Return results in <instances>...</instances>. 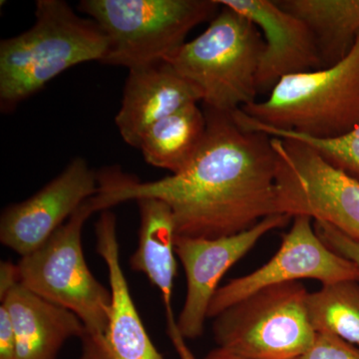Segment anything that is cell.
<instances>
[{
  "label": "cell",
  "instance_id": "7c38bea8",
  "mask_svg": "<svg viewBox=\"0 0 359 359\" xmlns=\"http://www.w3.org/2000/svg\"><path fill=\"white\" fill-rule=\"evenodd\" d=\"M97 252L109 275L111 314L100 337L84 334L79 359H167L144 327L120 263L117 219L110 210L101 212L95 224Z\"/></svg>",
  "mask_w": 359,
  "mask_h": 359
},
{
  "label": "cell",
  "instance_id": "cb8c5ba5",
  "mask_svg": "<svg viewBox=\"0 0 359 359\" xmlns=\"http://www.w3.org/2000/svg\"><path fill=\"white\" fill-rule=\"evenodd\" d=\"M168 334L180 359H197L185 339L180 334L174 313L166 314Z\"/></svg>",
  "mask_w": 359,
  "mask_h": 359
},
{
  "label": "cell",
  "instance_id": "ac0fdd59",
  "mask_svg": "<svg viewBox=\"0 0 359 359\" xmlns=\"http://www.w3.org/2000/svg\"><path fill=\"white\" fill-rule=\"evenodd\" d=\"M313 34L323 68L342 60L359 34V0H280Z\"/></svg>",
  "mask_w": 359,
  "mask_h": 359
},
{
  "label": "cell",
  "instance_id": "5bb4252c",
  "mask_svg": "<svg viewBox=\"0 0 359 359\" xmlns=\"http://www.w3.org/2000/svg\"><path fill=\"white\" fill-rule=\"evenodd\" d=\"M201 101L199 91L166 61L132 68L115 124L123 141L138 149L144 134L153 125Z\"/></svg>",
  "mask_w": 359,
  "mask_h": 359
},
{
  "label": "cell",
  "instance_id": "6da1fadb",
  "mask_svg": "<svg viewBox=\"0 0 359 359\" xmlns=\"http://www.w3.org/2000/svg\"><path fill=\"white\" fill-rule=\"evenodd\" d=\"M204 111V141L184 171L151 182L102 172L94 197L99 212L156 198L171 208L177 236L195 238L230 237L280 215L271 137L242 128L231 114Z\"/></svg>",
  "mask_w": 359,
  "mask_h": 359
},
{
  "label": "cell",
  "instance_id": "2e32d148",
  "mask_svg": "<svg viewBox=\"0 0 359 359\" xmlns=\"http://www.w3.org/2000/svg\"><path fill=\"white\" fill-rule=\"evenodd\" d=\"M136 202L140 228L138 248L130 259V266L144 273L151 285L159 290L166 313H174L172 297L177 276V233L173 212L167 203L156 198H142Z\"/></svg>",
  "mask_w": 359,
  "mask_h": 359
},
{
  "label": "cell",
  "instance_id": "ba28073f",
  "mask_svg": "<svg viewBox=\"0 0 359 359\" xmlns=\"http://www.w3.org/2000/svg\"><path fill=\"white\" fill-rule=\"evenodd\" d=\"M280 215L306 216L359 238V182L306 144L271 137Z\"/></svg>",
  "mask_w": 359,
  "mask_h": 359
},
{
  "label": "cell",
  "instance_id": "7a4b0ae2",
  "mask_svg": "<svg viewBox=\"0 0 359 359\" xmlns=\"http://www.w3.org/2000/svg\"><path fill=\"white\" fill-rule=\"evenodd\" d=\"M109 39L63 0H39L34 25L0 42V104L13 109L73 66L102 63Z\"/></svg>",
  "mask_w": 359,
  "mask_h": 359
},
{
  "label": "cell",
  "instance_id": "e0dca14e",
  "mask_svg": "<svg viewBox=\"0 0 359 359\" xmlns=\"http://www.w3.org/2000/svg\"><path fill=\"white\" fill-rule=\"evenodd\" d=\"M207 132V117L198 103L189 104L144 134L139 144L144 159L151 166L181 173L197 154Z\"/></svg>",
  "mask_w": 359,
  "mask_h": 359
},
{
  "label": "cell",
  "instance_id": "d6986e66",
  "mask_svg": "<svg viewBox=\"0 0 359 359\" xmlns=\"http://www.w3.org/2000/svg\"><path fill=\"white\" fill-rule=\"evenodd\" d=\"M306 311L316 334L335 335L359 346V282L339 280L309 292Z\"/></svg>",
  "mask_w": 359,
  "mask_h": 359
},
{
  "label": "cell",
  "instance_id": "52a82bcc",
  "mask_svg": "<svg viewBox=\"0 0 359 359\" xmlns=\"http://www.w3.org/2000/svg\"><path fill=\"white\" fill-rule=\"evenodd\" d=\"M99 212L94 197L87 200L41 247L20 257V283L39 297L76 314L86 335L100 337L111 314V292L90 271L82 249V230Z\"/></svg>",
  "mask_w": 359,
  "mask_h": 359
},
{
  "label": "cell",
  "instance_id": "9a60e30c",
  "mask_svg": "<svg viewBox=\"0 0 359 359\" xmlns=\"http://www.w3.org/2000/svg\"><path fill=\"white\" fill-rule=\"evenodd\" d=\"M15 330V359H57L68 339H81L86 328L69 309L16 285L4 297Z\"/></svg>",
  "mask_w": 359,
  "mask_h": 359
},
{
  "label": "cell",
  "instance_id": "5b68a950",
  "mask_svg": "<svg viewBox=\"0 0 359 359\" xmlns=\"http://www.w3.org/2000/svg\"><path fill=\"white\" fill-rule=\"evenodd\" d=\"M218 0H82L79 9L109 39L104 65L132 68L162 62L196 26L219 13Z\"/></svg>",
  "mask_w": 359,
  "mask_h": 359
},
{
  "label": "cell",
  "instance_id": "8992f818",
  "mask_svg": "<svg viewBox=\"0 0 359 359\" xmlns=\"http://www.w3.org/2000/svg\"><path fill=\"white\" fill-rule=\"evenodd\" d=\"M309 292L299 282L257 290L214 318L218 348L241 359H297L316 332L306 311Z\"/></svg>",
  "mask_w": 359,
  "mask_h": 359
},
{
  "label": "cell",
  "instance_id": "603a6c76",
  "mask_svg": "<svg viewBox=\"0 0 359 359\" xmlns=\"http://www.w3.org/2000/svg\"><path fill=\"white\" fill-rule=\"evenodd\" d=\"M16 337L6 306H0V359H15Z\"/></svg>",
  "mask_w": 359,
  "mask_h": 359
},
{
  "label": "cell",
  "instance_id": "44dd1931",
  "mask_svg": "<svg viewBox=\"0 0 359 359\" xmlns=\"http://www.w3.org/2000/svg\"><path fill=\"white\" fill-rule=\"evenodd\" d=\"M313 226L316 235L328 249L359 268V238L351 237L325 222L314 221Z\"/></svg>",
  "mask_w": 359,
  "mask_h": 359
},
{
  "label": "cell",
  "instance_id": "ffe728a7",
  "mask_svg": "<svg viewBox=\"0 0 359 359\" xmlns=\"http://www.w3.org/2000/svg\"><path fill=\"white\" fill-rule=\"evenodd\" d=\"M233 117L242 128L261 132L269 137L290 139L306 144L330 165L341 170L359 182V124L351 132L342 136L335 138H314L295 132L264 126L245 114L242 110L236 111Z\"/></svg>",
  "mask_w": 359,
  "mask_h": 359
},
{
  "label": "cell",
  "instance_id": "484cf974",
  "mask_svg": "<svg viewBox=\"0 0 359 359\" xmlns=\"http://www.w3.org/2000/svg\"><path fill=\"white\" fill-rule=\"evenodd\" d=\"M204 359H241L237 356L231 355V354L226 353V351H222V349L217 348L212 349L209 353L205 355Z\"/></svg>",
  "mask_w": 359,
  "mask_h": 359
},
{
  "label": "cell",
  "instance_id": "7402d4cb",
  "mask_svg": "<svg viewBox=\"0 0 359 359\" xmlns=\"http://www.w3.org/2000/svg\"><path fill=\"white\" fill-rule=\"evenodd\" d=\"M297 359H359V346L328 334H316L313 346Z\"/></svg>",
  "mask_w": 359,
  "mask_h": 359
},
{
  "label": "cell",
  "instance_id": "8fae6325",
  "mask_svg": "<svg viewBox=\"0 0 359 359\" xmlns=\"http://www.w3.org/2000/svg\"><path fill=\"white\" fill-rule=\"evenodd\" d=\"M97 193L98 176L75 158L39 192L2 212L0 242L20 257L32 254Z\"/></svg>",
  "mask_w": 359,
  "mask_h": 359
},
{
  "label": "cell",
  "instance_id": "9c48e42d",
  "mask_svg": "<svg viewBox=\"0 0 359 359\" xmlns=\"http://www.w3.org/2000/svg\"><path fill=\"white\" fill-rule=\"evenodd\" d=\"M304 278L318 280L323 285L339 280L359 282V268L323 244L314 231L313 219L295 216L292 228L283 237L280 250L268 263L217 290L210 304L208 318H216L224 309L257 290Z\"/></svg>",
  "mask_w": 359,
  "mask_h": 359
},
{
  "label": "cell",
  "instance_id": "30bf717a",
  "mask_svg": "<svg viewBox=\"0 0 359 359\" xmlns=\"http://www.w3.org/2000/svg\"><path fill=\"white\" fill-rule=\"evenodd\" d=\"M289 215H273L237 235L219 238L179 237L175 252L186 273L187 292L177 320L180 334L195 339L204 332L208 311L224 273L269 231L290 223Z\"/></svg>",
  "mask_w": 359,
  "mask_h": 359
},
{
  "label": "cell",
  "instance_id": "4fadbf2b",
  "mask_svg": "<svg viewBox=\"0 0 359 359\" xmlns=\"http://www.w3.org/2000/svg\"><path fill=\"white\" fill-rule=\"evenodd\" d=\"M259 28L264 46L257 84L271 92L282 78L323 68L318 44L304 21L271 0H218Z\"/></svg>",
  "mask_w": 359,
  "mask_h": 359
},
{
  "label": "cell",
  "instance_id": "3957f363",
  "mask_svg": "<svg viewBox=\"0 0 359 359\" xmlns=\"http://www.w3.org/2000/svg\"><path fill=\"white\" fill-rule=\"evenodd\" d=\"M264 46L252 21L221 6L204 32L165 61L199 91L205 109L231 114L257 101Z\"/></svg>",
  "mask_w": 359,
  "mask_h": 359
},
{
  "label": "cell",
  "instance_id": "d4e9b609",
  "mask_svg": "<svg viewBox=\"0 0 359 359\" xmlns=\"http://www.w3.org/2000/svg\"><path fill=\"white\" fill-rule=\"evenodd\" d=\"M20 283V278L18 264H13L11 262H1L0 264V301H4L8 292Z\"/></svg>",
  "mask_w": 359,
  "mask_h": 359
},
{
  "label": "cell",
  "instance_id": "277c9868",
  "mask_svg": "<svg viewBox=\"0 0 359 359\" xmlns=\"http://www.w3.org/2000/svg\"><path fill=\"white\" fill-rule=\"evenodd\" d=\"M264 126L335 138L359 124V34L334 65L282 78L266 100L241 109Z\"/></svg>",
  "mask_w": 359,
  "mask_h": 359
}]
</instances>
